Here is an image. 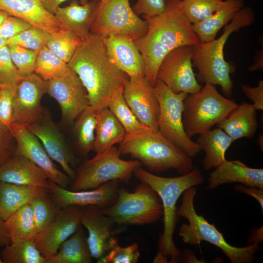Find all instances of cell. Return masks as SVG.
Returning a JSON list of instances; mask_svg holds the SVG:
<instances>
[{
	"mask_svg": "<svg viewBox=\"0 0 263 263\" xmlns=\"http://www.w3.org/2000/svg\"><path fill=\"white\" fill-rule=\"evenodd\" d=\"M8 15L6 12L0 10V25Z\"/></svg>",
	"mask_w": 263,
	"mask_h": 263,
	"instance_id": "cell-54",
	"label": "cell"
},
{
	"mask_svg": "<svg viewBox=\"0 0 263 263\" xmlns=\"http://www.w3.org/2000/svg\"><path fill=\"white\" fill-rule=\"evenodd\" d=\"M196 193L195 187L186 190L182 193L181 205L176 211L177 216L184 217L188 222V224H182L179 229V235L183 242L197 246L206 241L219 248L231 263L252 262L255 253L260 249L259 242H254L242 247L229 244L214 225L197 213L194 205Z\"/></svg>",
	"mask_w": 263,
	"mask_h": 263,
	"instance_id": "cell-6",
	"label": "cell"
},
{
	"mask_svg": "<svg viewBox=\"0 0 263 263\" xmlns=\"http://www.w3.org/2000/svg\"><path fill=\"white\" fill-rule=\"evenodd\" d=\"M107 107L123 126L127 133L137 132L145 127L132 113L123 96V88L113 95Z\"/></svg>",
	"mask_w": 263,
	"mask_h": 263,
	"instance_id": "cell-36",
	"label": "cell"
},
{
	"mask_svg": "<svg viewBox=\"0 0 263 263\" xmlns=\"http://www.w3.org/2000/svg\"><path fill=\"white\" fill-rule=\"evenodd\" d=\"M0 263H3L0 254Z\"/></svg>",
	"mask_w": 263,
	"mask_h": 263,
	"instance_id": "cell-57",
	"label": "cell"
},
{
	"mask_svg": "<svg viewBox=\"0 0 263 263\" xmlns=\"http://www.w3.org/2000/svg\"><path fill=\"white\" fill-rule=\"evenodd\" d=\"M180 0H166V8L161 14L142 16L148 25L146 33L133 41L141 53L145 64L146 78L154 87L160 65L174 49L184 46H195L200 41L180 5Z\"/></svg>",
	"mask_w": 263,
	"mask_h": 263,
	"instance_id": "cell-1",
	"label": "cell"
},
{
	"mask_svg": "<svg viewBox=\"0 0 263 263\" xmlns=\"http://www.w3.org/2000/svg\"><path fill=\"white\" fill-rule=\"evenodd\" d=\"M8 87V86H7ZM6 87L5 86H4L2 85L1 84H0V90L3 88Z\"/></svg>",
	"mask_w": 263,
	"mask_h": 263,
	"instance_id": "cell-56",
	"label": "cell"
},
{
	"mask_svg": "<svg viewBox=\"0 0 263 263\" xmlns=\"http://www.w3.org/2000/svg\"><path fill=\"white\" fill-rule=\"evenodd\" d=\"M46 94L58 103L61 120L67 125L73 124L77 117L90 105L85 88L71 69L61 77L47 81Z\"/></svg>",
	"mask_w": 263,
	"mask_h": 263,
	"instance_id": "cell-14",
	"label": "cell"
},
{
	"mask_svg": "<svg viewBox=\"0 0 263 263\" xmlns=\"http://www.w3.org/2000/svg\"><path fill=\"white\" fill-rule=\"evenodd\" d=\"M1 257L3 263H46L45 258L31 239L11 243L2 250Z\"/></svg>",
	"mask_w": 263,
	"mask_h": 263,
	"instance_id": "cell-34",
	"label": "cell"
},
{
	"mask_svg": "<svg viewBox=\"0 0 263 263\" xmlns=\"http://www.w3.org/2000/svg\"><path fill=\"white\" fill-rule=\"evenodd\" d=\"M98 110L90 105L75 119L73 127L77 148L83 157L93 150Z\"/></svg>",
	"mask_w": 263,
	"mask_h": 263,
	"instance_id": "cell-32",
	"label": "cell"
},
{
	"mask_svg": "<svg viewBox=\"0 0 263 263\" xmlns=\"http://www.w3.org/2000/svg\"><path fill=\"white\" fill-rule=\"evenodd\" d=\"M234 142L221 129L217 127L199 134L197 140L205 152L202 166L208 170L216 168L226 159V151Z\"/></svg>",
	"mask_w": 263,
	"mask_h": 263,
	"instance_id": "cell-31",
	"label": "cell"
},
{
	"mask_svg": "<svg viewBox=\"0 0 263 263\" xmlns=\"http://www.w3.org/2000/svg\"><path fill=\"white\" fill-rule=\"evenodd\" d=\"M241 89L245 95L253 102L252 104L256 110H263V80L259 81L258 86L251 87L246 84L241 86Z\"/></svg>",
	"mask_w": 263,
	"mask_h": 263,
	"instance_id": "cell-48",
	"label": "cell"
},
{
	"mask_svg": "<svg viewBox=\"0 0 263 263\" xmlns=\"http://www.w3.org/2000/svg\"><path fill=\"white\" fill-rule=\"evenodd\" d=\"M153 91L159 104L158 130L167 139L191 158L202 150L200 145L187 134L183 123V101L188 94L174 93L159 79Z\"/></svg>",
	"mask_w": 263,
	"mask_h": 263,
	"instance_id": "cell-10",
	"label": "cell"
},
{
	"mask_svg": "<svg viewBox=\"0 0 263 263\" xmlns=\"http://www.w3.org/2000/svg\"><path fill=\"white\" fill-rule=\"evenodd\" d=\"M96 0V1H102L103 0Z\"/></svg>",
	"mask_w": 263,
	"mask_h": 263,
	"instance_id": "cell-58",
	"label": "cell"
},
{
	"mask_svg": "<svg viewBox=\"0 0 263 263\" xmlns=\"http://www.w3.org/2000/svg\"><path fill=\"white\" fill-rule=\"evenodd\" d=\"M256 111L252 104L243 102L219 122L217 127L234 141L242 138H252L258 126Z\"/></svg>",
	"mask_w": 263,
	"mask_h": 263,
	"instance_id": "cell-26",
	"label": "cell"
},
{
	"mask_svg": "<svg viewBox=\"0 0 263 263\" xmlns=\"http://www.w3.org/2000/svg\"><path fill=\"white\" fill-rule=\"evenodd\" d=\"M254 19L252 9L243 6L224 26L223 33L219 38L200 42L193 47L192 66L198 71L196 78L198 82L219 85L225 97L229 98L232 96L233 82L230 75L235 68L225 60L224 46L233 32L250 25Z\"/></svg>",
	"mask_w": 263,
	"mask_h": 263,
	"instance_id": "cell-4",
	"label": "cell"
},
{
	"mask_svg": "<svg viewBox=\"0 0 263 263\" xmlns=\"http://www.w3.org/2000/svg\"><path fill=\"white\" fill-rule=\"evenodd\" d=\"M101 210L120 225L152 224L163 215L162 204L158 195L149 185L142 182L132 192L119 188L115 202Z\"/></svg>",
	"mask_w": 263,
	"mask_h": 263,
	"instance_id": "cell-8",
	"label": "cell"
},
{
	"mask_svg": "<svg viewBox=\"0 0 263 263\" xmlns=\"http://www.w3.org/2000/svg\"><path fill=\"white\" fill-rule=\"evenodd\" d=\"M4 226L11 243L23 239L32 240L37 231L31 205L26 204L13 212L4 221Z\"/></svg>",
	"mask_w": 263,
	"mask_h": 263,
	"instance_id": "cell-33",
	"label": "cell"
},
{
	"mask_svg": "<svg viewBox=\"0 0 263 263\" xmlns=\"http://www.w3.org/2000/svg\"><path fill=\"white\" fill-rule=\"evenodd\" d=\"M133 174L157 193L162 204L163 232L159 238L158 252L153 262L178 263L181 254L173 240L176 223V203L186 190L204 183L201 171L193 169L187 174L169 178L155 175L140 167L134 171Z\"/></svg>",
	"mask_w": 263,
	"mask_h": 263,
	"instance_id": "cell-3",
	"label": "cell"
},
{
	"mask_svg": "<svg viewBox=\"0 0 263 263\" xmlns=\"http://www.w3.org/2000/svg\"><path fill=\"white\" fill-rule=\"evenodd\" d=\"M45 258L46 263H91L93 258L81 224L61 244L55 254Z\"/></svg>",
	"mask_w": 263,
	"mask_h": 263,
	"instance_id": "cell-30",
	"label": "cell"
},
{
	"mask_svg": "<svg viewBox=\"0 0 263 263\" xmlns=\"http://www.w3.org/2000/svg\"><path fill=\"white\" fill-rule=\"evenodd\" d=\"M263 49H261L257 54L254 64L248 68V70L250 72L256 71L263 69Z\"/></svg>",
	"mask_w": 263,
	"mask_h": 263,
	"instance_id": "cell-51",
	"label": "cell"
},
{
	"mask_svg": "<svg viewBox=\"0 0 263 263\" xmlns=\"http://www.w3.org/2000/svg\"><path fill=\"white\" fill-rule=\"evenodd\" d=\"M193 47L181 46L169 52L158 68L157 79L165 83L174 93L192 94L201 86L193 70Z\"/></svg>",
	"mask_w": 263,
	"mask_h": 263,
	"instance_id": "cell-12",
	"label": "cell"
},
{
	"mask_svg": "<svg viewBox=\"0 0 263 263\" xmlns=\"http://www.w3.org/2000/svg\"><path fill=\"white\" fill-rule=\"evenodd\" d=\"M120 156L118 149L112 146L85 161L75 170V177L69 186L70 190L95 188L114 180L128 183L134 171L142 165L137 160L126 161Z\"/></svg>",
	"mask_w": 263,
	"mask_h": 263,
	"instance_id": "cell-9",
	"label": "cell"
},
{
	"mask_svg": "<svg viewBox=\"0 0 263 263\" xmlns=\"http://www.w3.org/2000/svg\"><path fill=\"white\" fill-rule=\"evenodd\" d=\"M234 189L238 192L245 193L255 198L262 207V211H263V189L240 184H236Z\"/></svg>",
	"mask_w": 263,
	"mask_h": 263,
	"instance_id": "cell-49",
	"label": "cell"
},
{
	"mask_svg": "<svg viewBox=\"0 0 263 263\" xmlns=\"http://www.w3.org/2000/svg\"><path fill=\"white\" fill-rule=\"evenodd\" d=\"M183 105V126L191 138L211 130L227 117L238 104L221 95L216 85L205 83L199 91L187 94Z\"/></svg>",
	"mask_w": 263,
	"mask_h": 263,
	"instance_id": "cell-7",
	"label": "cell"
},
{
	"mask_svg": "<svg viewBox=\"0 0 263 263\" xmlns=\"http://www.w3.org/2000/svg\"><path fill=\"white\" fill-rule=\"evenodd\" d=\"M0 181L47 189L49 185V179L39 167L17 154L0 166Z\"/></svg>",
	"mask_w": 263,
	"mask_h": 263,
	"instance_id": "cell-25",
	"label": "cell"
},
{
	"mask_svg": "<svg viewBox=\"0 0 263 263\" xmlns=\"http://www.w3.org/2000/svg\"><path fill=\"white\" fill-rule=\"evenodd\" d=\"M98 6L90 32L103 39L117 36L133 41L143 36L148 25L132 9L129 0H103Z\"/></svg>",
	"mask_w": 263,
	"mask_h": 263,
	"instance_id": "cell-11",
	"label": "cell"
},
{
	"mask_svg": "<svg viewBox=\"0 0 263 263\" xmlns=\"http://www.w3.org/2000/svg\"><path fill=\"white\" fill-rule=\"evenodd\" d=\"M7 45V40L0 35V48Z\"/></svg>",
	"mask_w": 263,
	"mask_h": 263,
	"instance_id": "cell-55",
	"label": "cell"
},
{
	"mask_svg": "<svg viewBox=\"0 0 263 263\" xmlns=\"http://www.w3.org/2000/svg\"><path fill=\"white\" fill-rule=\"evenodd\" d=\"M67 64L81 81L90 106L98 111L107 107L114 93L124 88L130 78L110 60L102 39L92 34L80 40Z\"/></svg>",
	"mask_w": 263,
	"mask_h": 263,
	"instance_id": "cell-2",
	"label": "cell"
},
{
	"mask_svg": "<svg viewBox=\"0 0 263 263\" xmlns=\"http://www.w3.org/2000/svg\"><path fill=\"white\" fill-rule=\"evenodd\" d=\"M121 155H130L150 171L157 173L174 169L180 175L193 169L191 158L164 137L158 130L145 127L126 133L119 143Z\"/></svg>",
	"mask_w": 263,
	"mask_h": 263,
	"instance_id": "cell-5",
	"label": "cell"
},
{
	"mask_svg": "<svg viewBox=\"0 0 263 263\" xmlns=\"http://www.w3.org/2000/svg\"><path fill=\"white\" fill-rule=\"evenodd\" d=\"M257 144L259 146L260 150L263 151V134H260L257 139Z\"/></svg>",
	"mask_w": 263,
	"mask_h": 263,
	"instance_id": "cell-53",
	"label": "cell"
},
{
	"mask_svg": "<svg viewBox=\"0 0 263 263\" xmlns=\"http://www.w3.org/2000/svg\"><path fill=\"white\" fill-rule=\"evenodd\" d=\"M32 26L23 19L8 15L0 25V35L7 40Z\"/></svg>",
	"mask_w": 263,
	"mask_h": 263,
	"instance_id": "cell-46",
	"label": "cell"
},
{
	"mask_svg": "<svg viewBox=\"0 0 263 263\" xmlns=\"http://www.w3.org/2000/svg\"><path fill=\"white\" fill-rule=\"evenodd\" d=\"M71 69L46 46L37 53L34 73L45 81L57 78L66 74Z\"/></svg>",
	"mask_w": 263,
	"mask_h": 263,
	"instance_id": "cell-35",
	"label": "cell"
},
{
	"mask_svg": "<svg viewBox=\"0 0 263 263\" xmlns=\"http://www.w3.org/2000/svg\"><path fill=\"white\" fill-rule=\"evenodd\" d=\"M98 3V1L92 0L79 4L76 0H73L67 6L58 7L54 15L62 29L74 34L80 40H84L91 35L90 29Z\"/></svg>",
	"mask_w": 263,
	"mask_h": 263,
	"instance_id": "cell-23",
	"label": "cell"
},
{
	"mask_svg": "<svg viewBox=\"0 0 263 263\" xmlns=\"http://www.w3.org/2000/svg\"><path fill=\"white\" fill-rule=\"evenodd\" d=\"M47 192L42 187L0 181V218L5 221L18 209Z\"/></svg>",
	"mask_w": 263,
	"mask_h": 263,
	"instance_id": "cell-27",
	"label": "cell"
},
{
	"mask_svg": "<svg viewBox=\"0 0 263 263\" xmlns=\"http://www.w3.org/2000/svg\"><path fill=\"white\" fill-rule=\"evenodd\" d=\"M15 86H8L0 90V123L11 131L12 101Z\"/></svg>",
	"mask_w": 263,
	"mask_h": 263,
	"instance_id": "cell-44",
	"label": "cell"
},
{
	"mask_svg": "<svg viewBox=\"0 0 263 263\" xmlns=\"http://www.w3.org/2000/svg\"><path fill=\"white\" fill-rule=\"evenodd\" d=\"M11 243L4 226V221L0 218V246L7 245Z\"/></svg>",
	"mask_w": 263,
	"mask_h": 263,
	"instance_id": "cell-52",
	"label": "cell"
},
{
	"mask_svg": "<svg viewBox=\"0 0 263 263\" xmlns=\"http://www.w3.org/2000/svg\"><path fill=\"white\" fill-rule=\"evenodd\" d=\"M51 34L41 28L32 26L7 40V45H17L38 52L46 45Z\"/></svg>",
	"mask_w": 263,
	"mask_h": 263,
	"instance_id": "cell-40",
	"label": "cell"
},
{
	"mask_svg": "<svg viewBox=\"0 0 263 263\" xmlns=\"http://www.w3.org/2000/svg\"><path fill=\"white\" fill-rule=\"evenodd\" d=\"M20 76L14 64L8 46L6 45L0 48V84L7 87L15 86Z\"/></svg>",
	"mask_w": 263,
	"mask_h": 263,
	"instance_id": "cell-43",
	"label": "cell"
},
{
	"mask_svg": "<svg viewBox=\"0 0 263 263\" xmlns=\"http://www.w3.org/2000/svg\"><path fill=\"white\" fill-rule=\"evenodd\" d=\"M16 153V144L11 131L0 123V166Z\"/></svg>",
	"mask_w": 263,
	"mask_h": 263,
	"instance_id": "cell-45",
	"label": "cell"
},
{
	"mask_svg": "<svg viewBox=\"0 0 263 263\" xmlns=\"http://www.w3.org/2000/svg\"><path fill=\"white\" fill-rule=\"evenodd\" d=\"M80 225V207L70 205L61 208L55 220L32 240L41 254L47 257L55 254Z\"/></svg>",
	"mask_w": 263,
	"mask_h": 263,
	"instance_id": "cell-18",
	"label": "cell"
},
{
	"mask_svg": "<svg viewBox=\"0 0 263 263\" xmlns=\"http://www.w3.org/2000/svg\"><path fill=\"white\" fill-rule=\"evenodd\" d=\"M223 0H180L181 9L192 24L200 22L210 17Z\"/></svg>",
	"mask_w": 263,
	"mask_h": 263,
	"instance_id": "cell-38",
	"label": "cell"
},
{
	"mask_svg": "<svg viewBox=\"0 0 263 263\" xmlns=\"http://www.w3.org/2000/svg\"><path fill=\"white\" fill-rule=\"evenodd\" d=\"M8 46L11 59L20 76L34 73L38 52L17 45Z\"/></svg>",
	"mask_w": 263,
	"mask_h": 263,
	"instance_id": "cell-41",
	"label": "cell"
},
{
	"mask_svg": "<svg viewBox=\"0 0 263 263\" xmlns=\"http://www.w3.org/2000/svg\"><path fill=\"white\" fill-rule=\"evenodd\" d=\"M29 204L33 211L37 233L47 227L55 220L60 210L48 192L35 198Z\"/></svg>",
	"mask_w": 263,
	"mask_h": 263,
	"instance_id": "cell-39",
	"label": "cell"
},
{
	"mask_svg": "<svg viewBox=\"0 0 263 263\" xmlns=\"http://www.w3.org/2000/svg\"><path fill=\"white\" fill-rule=\"evenodd\" d=\"M46 89L47 81L35 73L20 76L13 97V122L25 127L39 120L43 114L41 100Z\"/></svg>",
	"mask_w": 263,
	"mask_h": 263,
	"instance_id": "cell-13",
	"label": "cell"
},
{
	"mask_svg": "<svg viewBox=\"0 0 263 263\" xmlns=\"http://www.w3.org/2000/svg\"><path fill=\"white\" fill-rule=\"evenodd\" d=\"M244 6V0H225L209 18L192 24L200 42L214 39L219 30L230 21L235 13Z\"/></svg>",
	"mask_w": 263,
	"mask_h": 263,
	"instance_id": "cell-29",
	"label": "cell"
},
{
	"mask_svg": "<svg viewBox=\"0 0 263 263\" xmlns=\"http://www.w3.org/2000/svg\"><path fill=\"white\" fill-rule=\"evenodd\" d=\"M0 10L23 19L51 35L62 29L55 16L44 8L41 0H0Z\"/></svg>",
	"mask_w": 263,
	"mask_h": 263,
	"instance_id": "cell-22",
	"label": "cell"
},
{
	"mask_svg": "<svg viewBox=\"0 0 263 263\" xmlns=\"http://www.w3.org/2000/svg\"><path fill=\"white\" fill-rule=\"evenodd\" d=\"M132 8L138 16L152 17L165 10L166 0H137Z\"/></svg>",
	"mask_w": 263,
	"mask_h": 263,
	"instance_id": "cell-47",
	"label": "cell"
},
{
	"mask_svg": "<svg viewBox=\"0 0 263 263\" xmlns=\"http://www.w3.org/2000/svg\"><path fill=\"white\" fill-rule=\"evenodd\" d=\"M137 243L121 247L114 244L103 257L97 260L98 263H136L140 258Z\"/></svg>",
	"mask_w": 263,
	"mask_h": 263,
	"instance_id": "cell-42",
	"label": "cell"
},
{
	"mask_svg": "<svg viewBox=\"0 0 263 263\" xmlns=\"http://www.w3.org/2000/svg\"><path fill=\"white\" fill-rule=\"evenodd\" d=\"M102 39L110 60L118 69L125 73L129 77H145L144 60L132 40L113 35Z\"/></svg>",
	"mask_w": 263,
	"mask_h": 263,
	"instance_id": "cell-21",
	"label": "cell"
},
{
	"mask_svg": "<svg viewBox=\"0 0 263 263\" xmlns=\"http://www.w3.org/2000/svg\"><path fill=\"white\" fill-rule=\"evenodd\" d=\"M80 40L74 34L62 29L57 33L51 35L46 46L68 63L76 51Z\"/></svg>",
	"mask_w": 263,
	"mask_h": 263,
	"instance_id": "cell-37",
	"label": "cell"
},
{
	"mask_svg": "<svg viewBox=\"0 0 263 263\" xmlns=\"http://www.w3.org/2000/svg\"><path fill=\"white\" fill-rule=\"evenodd\" d=\"M119 183L118 180H114L93 190L73 191L62 188L49 180L47 189L49 195L60 209L70 205H94L103 208L115 202L120 188Z\"/></svg>",
	"mask_w": 263,
	"mask_h": 263,
	"instance_id": "cell-17",
	"label": "cell"
},
{
	"mask_svg": "<svg viewBox=\"0 0 263 263\" xmlns=\"http://www.w3.org/2000/svg\"><path fill=\"white\" fill-rule=\"evenodd\" d=\"M68 0H41L44 8L49 13L54 14L58 7L63 2ZM81 4L86 3L92 0H79Z\"/></svg>",
	"mask_w": 263,
	"mask_h": 263,
	"instance_id": "cell-50",
	"label": "cell"
},
{
	"mask_svg": "<svg viewBox=\"0 0 263 263\" xmlns=\"http://www.w3.org/2000/svg\"><path fill=\"white\" fill-rule=\"evenodd\" d=\"M11 132L15 141V154L26 157L39 167L50 180L68 189L71 180L53 163L38 139L25 126L14 122Z\"/></svg>",
	"mask_w": 263,
	"mask_h": 263,
	"instance_id": "cell-16",
	"label": "cell"
},
{
	"mask_svg": "<svg viewBox=\"0 0 263 263\" xmlns=\"http://www.w3.org/2000/svg\"><path fill=\"white\" fill-rule=\"evenodd\" d=\"M80 222L88 231V244L93 258L97 260L118 243L113 220L94 205L80 207Z\"/></svg>",
	"mask_w": 263,
	"mask_h": 263,
	"instance_id": "cell-19",
	"label": "cell"
},
{
	"mask_svg": "<svg viewBox=\"0 0 263 263\" xmlns=\"http://www.w3.org/2000/svg\"><path fill=\"white\" fill-rule=\"evenodd\" d=\"M93 150L100 153L124 139L126 132L123 126L107 107L98 111Z\"/></svg>",
	"mask_w": 263,
	"mask_h": 263,
	"instance_id": "cell-28",
	"label": "cell"
},
{
	"mask_svg": "<svg viewBox=\"0 0 263 263\" xmlns=\"http://www.w3.org/2000/svg\"><path fill=\"white\" fill-rule=\"evenodd\" d=\"M208 182V189L237 183L263 189V169L249 167L238 160L225 159L210 173Z\"/></svg>",
	"mask_w": 263,
	"mask_h": 263,
	"instance_id": "cell-24",
	"label": "cell"
},
{
	"mask_svg": "<svg viewBox=\"0 0 263 263\" xmlns=\"http://www.w3.org/2000/svg\"><path fill=\"white\" fill-rule=\"evenodd\" d=\"M128 105L141 124L158 130L159 104L152 87L145 77H131L123 88Z\"/></svg>",
	"mask_w": 263,
	"mask_h": 263,
	"instance_id": "cell-20",
	"label": "cell"
},
{
	"mask_svg": "<svg viewBox=\"0 0 263 263\" xmlns=\"http://www.w3.org/2000/svg\"><path fill=\"white\" fill-rule=\"evenodd\" d=\"M25 127L38 139L52 160L60 166L71 182L75 176L73 167L79 163V159L67 144L50 113L44 110L39 120Z\"/></svg>",
	"mask_w": 263,
	"mask_h": 263,
	"instance_id": "cell-15",
	"label": "cell"
}]
</instances>
